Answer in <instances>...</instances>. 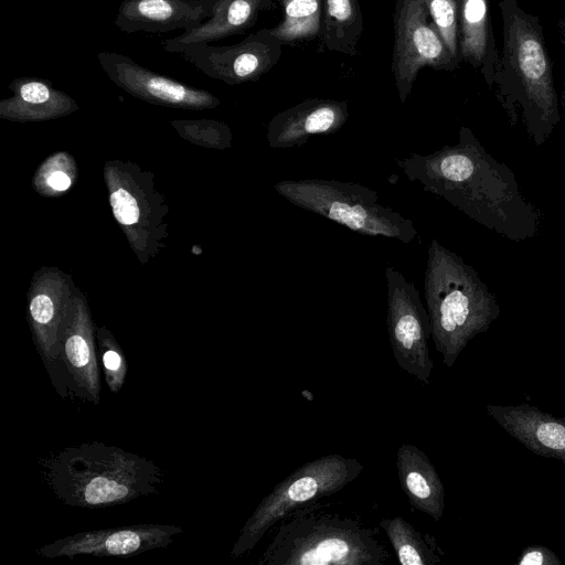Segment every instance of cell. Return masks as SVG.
Masks as SVG:
<instances>
[{
	"label": "cell",
	"mask_w": 565,
	"mask_h": 565,
	"mask_svg": "<svg viewBox=\"0 0 565 565\" xmlns=\"http://www.w3.org/2000/svg\"><path fill=\"white\" fill-rule=\"evenodd\" d=\"M412 182L443 198L469 218L514 242L539 235L542 210L521 191L513 171L461 127L456 145L395 159Z\"/></svg>",
	"instance_id": "obj_1"
},
{
	"label": "cell",
	"mask_w": 565,
	"mask_h": 565,
	"mask_svg": "<svg viewBox=\"0 0 565 565\" xmlns=\"http://www.w3.org/2000/svg\"><path fill=\"white\" fill-rule=\"evenodd\" d=\"M500 8L503 47L492 86L510 126L520 124L529 139L542 146L561 119L542 28L515 0H501Z\"/></svg>",
	"instance_id": "obj_2"
},
{
	"label": "cell",
	"mask_w": 565,
	"mask_h": 565,
	"mask_svg": "<svg viewBox=\"0 0 565 565\" xmlns=\"http://www.w3.org/2000/svg\"><path fill=\"white\" fill-rule=\"evenodd\" d=\"M45 477L63 504L86 509L128 503L154 493L162 482L151 460L100 441L58 451L46 461Z\"/></svg>",
	"instance_id": "obj_3"
},
{
	"label": "cell",
	"mask_w": 565,
	"mask_h": 565,
	"mask_svg": "<svg viewBox=\"0 0 565 565\" xmlns=\"http://www.w3.org/2000/svg\"><path fill=\"white\" fill-rule=\"evenodd\" d=\"M424 295L431 339L448 367L501 312L497 296L477 270L436 238L427 249Z\"/></svg>",
	"instance_id": "obj_4"
},
{
	"label": "cell",
	"mask_w": 565,
	"mask_h": 565,
	"mask_svg": "<svg viewBox=\"0 0 565 565\" xmlns=\"http://www.w3.org/2000/svg\"><path fill=\"white\" fill-rule=\"evenodd\" d=\"M388 558L371 527L310 504L279 522L257 565H384Z\"/></svg>",
	"instance_id": "obj_5"
},
{
	"label": "cell",
	"mask_w": 565,
	"mask_h": 565,
	"mask_svg": "<svg viewBox=\"0 0 565 565\" xmlns=\"http://www.w3.org/2000/svg\"><path fill=\"white\" fill-rule=\"evenodd\" d=\"M275 191L294 205L367 236L408 244L418 232L413 221L379 203L377 193L352 182L322 179L284 180Z\"/></svg>",
	"instance_id": "obj_6"
},
{
	"label": "cell",
	"mask_w": 565,
	"mask_h": 565,
	"mask_svg": "<svg viewBox=\"0 0 565 565\" xmlns=\"http://www.w3.org/2000/svg\"><path fill=\"white\" fill-rule=\"evenodd\" d=\"M362 470L359 460L339 454L303 463L259 502L241 530L231 557H239L253 550L270 527L290 513L338 493Z\"/></svg>",
	"instance_id": "obj_7"
},
{
	"label": "cell",
	"mask_w": 565,
	"mask_h": 565,
	"mask_svg": "<svg viewBox=\"0 0 565 565\" xmlns=\"http://www.w3.org/2000/svg\"><path fill=\"white\" fill-rule=\"evenodd\" d=\"M391 70L401 103H405L423 67L455 71L454 56L438 32L425 0H395Z\"/></svg>",
	"instance_id": "obj_8"
},
{
	"label": "cell",
	"mask_w": 565,
	"mask_h": 565,
	"mask_svg": "<svg viewBox=\"0 0 565 565\" xmlns=\"http://www.w3.org/2000/svg\"><path fill=\"white\" fill-rule=\"evenodd\" d=\"M384 275L386 326L393 356L403 371L428 384L434 367L428 347L431 338L428 311L413 281L393 267H386Z\"/></svg>",
	"instance_id": "obj_9"
},
{
	"label": "cell",
	"mask_w": 565,
	"mask_h": 565,
	"mask_svg": "<svg viewBox=\"0 0 565 565\" xmlns=\"http://www.w3.org/2000/svg\"><path fill=\"white\" fill-rule=\"evenodd\" d=\"M282 44L270 28L260 29L232 45L200 42L180 53L203 74L230 85L256 82L268 73L281 56Z\"/></svg>",
	"instance_id": "obj_10"
},
{
	"label": "cell",
	"mask_w": 565,
	"mask_h": 565,
	"mask_svg": "<svg viewBox=\"0 0 565 565\" xmlns=\"http://www.w3.org/2000/svg\"><path fill=\"white\" fill-rule=\"evenodd\" d=\"M183 532L171 524H137L89 530L58 539L39 548L46 558L89 555L97 557H130L143 552L164 548Z\"/></svg>",
	"instance_id": "obj_11"
},
{
	"label": "cell",
	"mask_w": 565,
	"mask_h": 565,
	"mask_svg": "<svg viewBox=\"0 0 565 565\" xmlns=\"http://www.w3.org/2000/svg\"><path fill=\"white\" fill-rule=\"evenodd\" d=\"M97 61L111 82L140 98L192 108L218 104L211 93L149 70L125 54L104 51L97 54Z\"/></svg>",
	"instance_id": "obj_12"
},
{
	"label": "cell",
	"mask_w": 565,
	"mask_h": 565,
	"mask_svg": "<svg viewBox=\"0 0 565 565\" xmlns=\"http://www.w3.org/2000/svg\"><path fill=\"white\" fill-rule=\"evenodd\" d=\"M349 118L345 100L309 98L276 114L267 126V140L274 149L305 145L313 135H331Z\"/></svg>",
	"instance_id": "obj_13"
},
{
	"label": "cell",
	"mask_w": 565,
	"mask_h": 565,
	"mask_svg": "<svg viewBox=\"0 0 565 565\" xmlns=\"http://www.w3.org/2000/svg\"><path fill=\"white\" fill-rule=\"evenodd\" d=\"M216 0H122L115 25L122 32L189 31L212 15Z\"/></svg>",
	"instance_id": "obj_14"
},
{
	"label": "cell",
	"mask_w": 565,
	"mask_h": 565,
	"mask_svg": "<svg viewBox=\"0 0 565 565\" xmlns=\"http://www.w3.org/2000/svg\"><path fill=\"white\" fill-rule=\"evenodd\" d=\"M487 412L529 450L565 465V416L556 417L527 403L516 406L488 404Z\"/></svg>",
	"instance_id": "obj_15"
},
{
	"label": "cell",
	"mask_w": 565,
	"mask_h": 565,
	"mask_svg": "<svg viewBox=\"0 0 565 565\" xmlns=\"http://www.w3.org/2000/svg\"><path fill=\"white\" fill-rule=\"evenodd\" d=\"M274 0H216L212 15L200 26L164 40L162 47L180 54L194 43H211L232 35L243 34L253 28L259 15L273 7Z\"/></svg>",
	"instance_id": "obj_16"
},
{
	"label": "cell",
	"mask_w": 565,
	"mask_h": 565,
	"mask_svg": "<svg viewBox=\"0 0 565 565\" xmlns=\"http://www.w3.org/2000/svg\"><path fill=\"white\" fill-rule=\"evenodd\" d=\"M401 488L415 509L439 521L445 510V488L427 455L411 444H404L396 454Z\"/></svg>",
	"instance_id": "obj_17"
},
{
	"label": "cell",
	"mask_w": 565,
	"mask_h": 565,
	"mask_svg": "<svg viewBox=\"0 0 565 565\" xmlns=\"http://www.w3.org/2000/svg\"><path fill=\"white\" fill-rule=\"evenodd\" d=\"M488 0H460L458 13L459 56L479 68L491 87L498 55L491 41Z\"/></svg>",
	"instance_id": "obj_18"
},
{
	"label": "cell",
	"mask_w": 565,
	"mask_h": 565,
	"mask_svg": "<svg viewBox=\"0 0 565 565\" xmlns=\"http://www.w3.org/2000/svg\"><path fill=\"white\" fill-rule=\"evenodd\" d=\"M363 32L359 0H323L320 41L329 51L349 56L358 54Z\"/></svg>",
	"instance_id": "obj_19"
},
{
	"label": "cell",
	"mask_w": 565,
	"mask_h": 565,
	"mask_svg": "<svg viewBox=\"0 0 565 565\" xmlns=\"http://www.w3.org/2000/svg\"><path fill=\"white\" fill-rule=\"evenodd\" d=\"M401 565H437L441 551L435 539L416 530L402 516L380 521Z\"/></svg>",
	"instance_id": "obj_20"
},
{
	"label": "cell",
	"mask_w": 565,
	"mask_h": 565,
	"mask_svg": "<svg viewBox=\"0 0 565 565\" xmlns=\"http://www.w3.org/2000/svg\"><path fill=\"white\" fill-rule=\"evenodd\" d=\"M282 19L270 32L282 45L320 36L323 0H280Z\"/></svg>",
	"instance_id": "obj_21"
},
{
	"label": "cell",
	"mask_w": 565,
	"mask_h": 565,
	"mask_svg": "<svg viewBox=\"0 0 565 565\" xmlns=\"http://www.w3.org/2000/svg\"><path fill=\"white\" fill-rule=\"evenodd\" d=\"M13 97L4 100L6 108L22 106L33 108V113L51 111L47 108L57 110L72 103L63 92L55 89L52 84L39 77H20L12 81L10 85ZM24 110V111H25Z\"/></svg>",
	"instance_id": "obj_22"
},
{
	"label": "cell",
	"mask_w": 565,
	"mask_h": 565,
	"mask_svg": "<svg viewBox=\"0 0 565 565\" xmlns=\"http://www.w3.org/2000/svg\"><path fill=\"white\" fill-rule=\"evenodd\" d=\"M429 14L450 53L460 58L458 13L460 0H425Z\"/></svg>",
	"instance_id": "obj_23"
},
{
	"label": "cell",
	"mask_w": 565,
	"mask_h": 565,
	"mask_svg": "<svg viewBox=\"0 0 565 565\" xmlns=\"http://www.w3.org/2000/svg\"><path fill=\"white\" fill-rule=\"evenodd\" d=\"M100 363L106 384L111 393H117L122 387L127 375V361L117 343L110 337H102Z\"/></svg>",
	"instance_id": "obj_24"
},
{
	"label": "cell",
	"mask_w": 565,
	"mask_h": 565,
	"mask_svg": "<svg viewBox=\"0 0 565 565\" xmlns=\"http://www.w3.org/2000/svg\"><path fill=\"white\" fill-rule=\"evenodd\" d=\"M110 205L119 223L131 225L138 222L140 215L138 203L125 189H118L111 193Z\"/></svg>",
	"instance_id": "obj_25"
},
{
	"label": "cell",
	"mask_w": 565,
	"mask_h": 565,
	"mask_svg": "<svg viewBox=\"0 0 565 565\" xmlns=\"http://www.w3.org/2000/svg\"><path fill=\"white\" fill-rule=\"evenodd\" d=\"M562 561L548 547L531 545L523 550L516 565H561Z\"/></svg>",
	"instance_id": "obj_26"
},
{
	"label": "cell",
	"mask_w": 565,
	"mask_h": 565,
	"mask_svg": "<svg viewBox=\"0 0 565 565\" xmlns=\"http://www.w3.org/2000/svg\"><path fill=\"white\" fill-rule=\"evenodd\" d=\"M47 184L57 191H65L71 185V179L62 171H55L47 178Z\"/></svg>",
	"instance_id": "obj_27"
},
{
	"label": "cell",
	"mask_w": 565,
	"mask_h": 565,
	"mask_svg": "<svg viewBox=\"0 0 565 565\" xmlns=\"http://www.w3.org/2000/svg\"><path fill=\"white\" fill-rule=\"evenodd\" d=\"M561 30H562L563 42L565 44V20L561 22Z\"/></svg>",
	"instance_id": "obj_28"
},
{
	"label": "cell",
	"mask_w": 565,
	"mask_h": 565,
	"mask_svg": "<svg viewBox=\"0 0 565 565\" xmlns=\"http://www.w3.org/2000/svg\"><path fill=\"white\" fill-rule=\"evenodd\" d=\"M562 104H563V106L565 108V92H563V94H562Z\"/></svg>",
	"instance_id": "obj_29"
}]
</instances>
